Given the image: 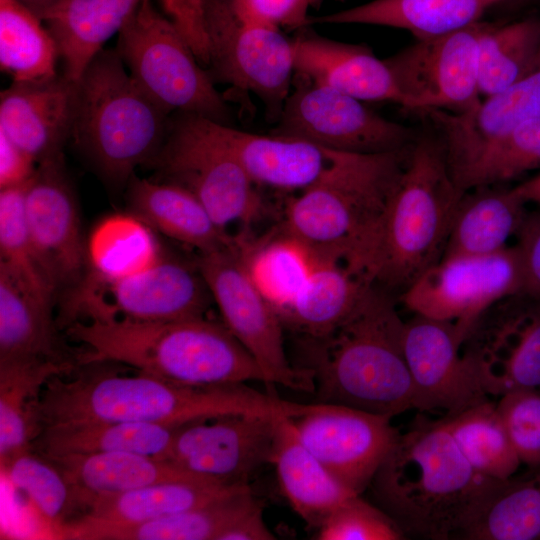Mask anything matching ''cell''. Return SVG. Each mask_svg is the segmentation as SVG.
I'll use <instances>...</instances> for the list:
<instances>
[{
  "instance_id": "21",
  "label": "cell",
  "mask_w": 540,
  "mask_h": 540,
  "mask_svg": "<svg viewBox=\"0 0 540 540\" xmlns=\"http://www.w3.org/2000/svg\"><path fill=\"white\" fill-rule=\"evenodd\" d=\"M439 133L454 178L493 139L512 128L540 119V47L528 70L502 91L485 97L472 109L419 112Z\"/></svg>"
},
{
  "instance_id": "2",
  "label": "cell",
  "mask_w": 540,
  "mask_h": 540,
  "mask_svg": "<svg viewBox=\"0 0 540 540\" xmlns=\"http://www.w3.org/2000/svg\"><path fill=\"white\" fill-rule=\"evenodd\" d=\"M404 324L392 295L371 285L331 332L302 336L299 368L312 373L317 403L391 418L413 408V384L403 349Z\"/></svg>"
},
{
  "instance_id": "44",
  "label": "cell",
  "mask_w": 540,
  "mask_h": 540,
  "mask_svg": "<svg viewBox=\"0 0 540 540\" xmlns=\"http://www.w3.org/2000/svg\"><path fill=\"white\" fill-rule=\"evenodd\" d=\"M9 482L32 501L50 522L60 526L74 511L83 509L81 499L59 468L48 458L28 449L2 464Z\"/></svg>"
},
{
  "instance_id": "3",
  "label": "cell",
  "mask_w": 540,
  "mask_h": 540,
  "mask_svg": "<svg viewBox=\"0 0 540 540\" xmlns=\"http://www.w3.org/2000/svg\"><path fill=\"white\" fill-rule=\"evenodd\" d=\"M499 480L476 473L442 420L418 416L399 433L370 486L405 536L459 539Z\"/></svg>"
},
{
  "instance_id": "40",
  "label": "cell",
  "mask_w": 540,
  "mask_h": 540,
  "mask_svg": "<svg viewBox=\"0 0 540 540\" xmlns=\"http://www.w3.org/2000/svg\"><path fill=\"white\" fill-rule=\"evenodd\" d=\"M59 52L44 23L16 0H0V67L12 82L58 75Z\"/></svg>"
},
{
  "instance_id": "27",
  "label": "cell",
  "mask_w": 540,
  "mask_h": 540,
  "mask_svg": "<svg viewBox=\"0 0 540 540\" xmlns=\"http://www.w3.org/2000/svg\"><path fill=\"white\" fill-rule=\"evenodd\" d=\"M129 211L155 231L199 254L234 244L235 238L220 229L203 204L187 189L164 181L133 175L128 182Z\"/></svg>"
},
{
  "instance_id": "20",
  "label": "cell",
  "mask_w": 540,
  "mask_h": 540,
  "mask_svg": "<svg viewBox=\"0 0 540 540\" xmlns=\"http://www.w3.org/2000/svg\"><path fill=\"white\" fill-rule=\"evenodd\" d=\"M465 338L450 321L414 314L405 322L403 349L413 384V408L452 415L488 399L462 353Z\"/></svg>"
},
{
  "instance_id": "50",
  "label": "cell",
  "mask_w": 540,
  "mask_h": 540,
  "mask_svg": "<svg viewBox=\"0 0 540 540\" xmlns=\"http://www.w3.org/2000/svg\"><path fill=\"white\" fill-rule=\"evenodd\" d=\"M37 163L0 131V189L29 182Z\"/></svg>"
},
{
  "instance_id": "6",
  "label": "cell",
  "mask_w": 540,
  "mask_h": 540,
  "mask_svg": "<svg viewBox=\"0 0 540 540\" xmlns=\"http://www.w3.org/2000/svg\"><path fill=\"white\" fill-rule=\"evenodd\" d=\"M410 145L386 153H342L321 181L286 203L283 231L313 256L345 260L362 271Z\"/></svg>"
},
{
  "instance_id": "49",
  "label": "cell",
  "mask_w": 540,
  "mask_h": 540,
  "mask_svg": "<svg viewBox=\"0 0 540 540\" xmlns=\"http://www.w3.org/2000/svg\"><path fill=\"white\" fill-rule=\"evenodd\" d=\"M516 236L523 274L522 292L540 299V213L526 214Z\"/></svg>"
},
{
  "instance_id": "23",
  "label": "cell",
  "mask_w": 540,
  "mask_h": 540,
  "mask_svg": "<svg viewBox=\"0 0 540 540\" xmlns=\"http://www.w3.org/2000/svg\"><path fill=\"white\" fill-rule=\"evenodd\" d=\"M76 82L64 74L38 82H12L0 95V131L37 165L63 155L71 139Z\"/></svg>"
},
{
  "instance_id": "39",
  "label": "cell",
  "mask_w": 540,
  "mask_h": 540,
  "mask_svg": "<svg viewBox=\"0 0 540 540\" xmlns=\"http://www.w3.org/2000/svg\"><path fill=\"white\" fill-rule=\"evenodd\" d=\"M441 420L476 473L506 480L518 470L521 461L496 404L487 399Z\"/></svg>"
},
{
  "instance_id": "51",
  "label": "cell",
  "mask_w": 540,
  "mask_h": 540,
  "mask_svg": "<svg viewBox=\"0 0 540 540\" xmlns=\"http://www.w3.org/2000/svg\"><path fill=\"white\" fill-rule=\"evenodd\" d=\"M272 539H276V536L266 525L263 518L262 505L258 500L240 514L219 537V540Z\"/></svg>"
},
{
  "instance_id": "10",
  "label": "cell",
  "mask_w": 540,
  "mask_h": 540,
  "mask_svg": "<svg viewBox=\"0 0 540 540\" xmlns=\"http://www.w3.org/2000/svg\"><path fill=\"white\" fill-rule=\"evenodd\" d=\"M146 165L155 170L154 180L190 191L227 233L231 225L248 227L268 212L258 185L199 116L173 114L161 148Z\"/></svg>"
},
{
  "instance_id": "52",
  "label": "cell",
  "mask_w": 540,
  "mask_h": 540,
  "mask_svg": "<svg viewBox=\"0 0 540 540\" xmlns=\"http://www.w3.org/2000/svg\"><path fill=\"white\" fill-rule=\"evenodd\" d=\"M526 203L532 202L540 205V174L515 186Z\"/></svg>"
},
{
  "instance_id": "29",
  "label": "cell",
  "mask_w": 540,
  "mask_h": 540,
  "mask_svg": "<svg viewBox=\"0 0 540 540\" xmlns=\"http://www.w3.org/2000/svg\"><path fill=\"white\" fill-rule=\"evenodd\" d=\"M53 306L0 262V362L47 359L75 365L61 349Z\"/></svg>"
},
{
  "instance_id": "53",
  "label": "cell",
  "mask_w": 540,
  "mask_h": 540,
  "mask_svg": "<svg viewBox=\"0 0 540 540\" xmlns=\"http://www.w3.org/2000/svg\"><path fill=\"white\" fill-rule=\"evenodd\" d=\"M33 12L39 19L63 0H16Z\"/></svg>"
},
{
  "instance_id": "1",
  "label": "cell",
  "mask_w": 540,
  "mask_h": 540,
  "mask_svg": "<svg viewBox=\"0 0 540 540\" xmlns=\"http://www.w3.org/2000/svg\"><path fill=\"white\" fill-rule=\"evenodd\" d=\"M51 377L33 403L36 430L77 421L161 423L181 426L228 414L298 415L303 405L245 384L189 386L138 371L120 375L84 369Z\"/></svg>"
},
{
  "instance_id": "43",
  "label": "cell",
  "mask_w": 540,
  "mask_h": 540,
  "mask_svg": "<svg viewBox=\"0 0 540 540\" xmlns=\"http://www.w3.org/2000/svg\"><path fill=\"white\" fill-rule=\"evenodd\" d=\"M238 249L259 288L275 306L281 307L311 270L315 258L283 231V237L253 245L236 238Z\"/></svg>"
},
{
  "instance_id": "30",
  "label": "cell",
  "mask_w": 540,
  "mask_h": 540,
  "mask_svg": "<svg viewBox=\"0 0 540 540\" xmlns=\"http://www.w3.org/2000/svg\"><path fill=\"white\" fill-rule=\"evenodd\" d=\"M179 427L119 421L59 423L42 428L31 449L45 457L129 452L167 460Z\"/></svg>"
},
{
  "instance_id": "54",
  "label": "cell",
  "mask_w": 540,
  "mask_h": 540,
  "mask_svg": "<svg viewBox=\"0 0 540 540\" xmlns=\"http://www.w3.org/2000/svg\"><path fill=\"white\" fill-rule=\"evenodd\" d=\"M338 1H345V0H338Z\"/></svg>"
},
{
  "instance_id": "5",
  "label": "cell",
  "mask_w": 540,
  "mask_h": 540,
  "mask_svg": "<svg viewBox=\"0 0 540 540\" xmlns=\"http://www.w3.org/2000/svg\"><path fill=\"white\" fill-rule=\"evenodd\" d=\"M463 194L439 138L415 139L364 255L368 279L401 295L439 262Z\"/></svg>"
},
{
  "instance_id": "16",
  "label": "cell",
  "mask_w": 540,
  "mask_h": 540,
  "mask_svg": "<svg viewBox=\"0 0 540 540\" xmlns=\"http://www.w3.org/2000/svg\"><path fill=\"white\" fill-rule=\"evenodd\" d=\"M482 21L458 31L416 40L384 59L407 110L464 112L475 107L478 88V39Z\"/></svg>"
},
{
  "instance_id": "12",
  "label": "cell",
  "mask_w": 540,
  "mask_h": 540,
  "mask_svg": "<svg viewBox=\"0 0 540 540\" xmlns=\"http://www.w3.org/2000/svg\"><path fill=\"white\" fill-rule=\"evenodd\" d=\"M222 323L254 358L263 374L267 392L281 385L296 391L314 392L312 373L288 360L283 322L271 301L253 279L239 249L233 245L196 260Z\"/></svg>"
},
{
  "instance_id": "41",
  "label": "cell",
  "mask_w": 540,
  "mask_h": 540,
  "mask_svg": "<svg viewBox=\"0 0 540 540\" xmlns=\"http://www.w3.org/2000/svg\"><path fill=\"white\" fill-rule=\"evenodd\" d=\"M540 47V18L511 23L483 22L478 39L481 98L507 88L531 66Z\"/></svg>"
},
{
  "instance_id": "8",
  "label": "cell",
  "mask_w": 540,
  "mask_h": 540,
  "mask_svg": "<svg viewBox=\"0 0 540 540\" xmlns=\"http://www.w3.org/2000/svg\"><path fill=\"white\" fill-rule=\"evenodd\" d=\"M164 11L212 80L254 94L278 119L295 75L293 39L243 16L234 0H166Z\"/></svg>"
},
{
  "instance_id": "32",
  "label": "cell",
  "mask_w": 540,
  "mask_h": 540,
  "mask_svg": "<svg viewBox=\"0 0 540 540\" xmlns=\"http://www.w3.org/2000/svg\"><path fill=\"white\" fill-rule=\"evenodd\" d=\"M508 0H373L320 17L309 24H366L404 29L416 40L446 35L480 21L494 5Z\"/></svg>"
},
{
  "instance_id": "11",
  "label": "cell",
  "mask_w": 540,
  "mask_h": 540,
  "mask_svg": "<svg viewBox=\"0 0 540 540\" xmlns=\"http://www.w3.org/2000/svg\"><path fill=\"white\" fill-rule=\"evenodd\" d=\"M211 301L197 264L165 255L150 269L119 280H105L87 271L64 294L61 321L66 327L81 317L184 320L205 317Z\"/></svg>"
},
{
  "instance_id": "47",
  "label": "cell",
  "mask_w": 540,
  "mask_h": 540,
  "mask_svg": "<svg viewBox=\"0 0 540 540\" xmlns=\"http://www.w3.org/2000/svg\"><path fill=\"white\" fill-rule=\"evenodd\" d=\"M521 463L540 467V391L517 390L496 404Z\"/></svg>"
},
{
  "instance_id": "17",
  "label": "cell",
  "mask_w": 540,
  "mask_h": 540,
  "mask_svg": "<svg viewBox=\"0 0 540 540\" xmlns=\"http://www.w3.org/2000/svg\"><path fill=\"white\" fill-rule=\"evenodd\" d=\"M24 209L36 258L57 298L87 271L86 238L63 155L37 165L26 186Z\"/></svg>"
},
{
  "instance_id": "35",
  "label": "cell",
  "mask_w": 540,
  "mask_h": 540,
  "mask_svg": "<svg viewBox=\"0 0 540 540\" xmlns=\"http://www.w3.org/2000/svg\"><path fill=\"white\" fill-rule=\"evenodd\" d=\"M249 485L170 481L92 497L82 517L102 523L135 524L184 512Z\"/></svg>"
},
{
  "instance_id": "31",
  "label": "cell",
  "mask_w": 540,
  "mask_h": 540,
  "mask_svg": "<svg viewBox=\"0 0 540 540\" xmlns=\"http://www.w3.org/2000/svg\"><path fill=\"white\" fill-rule=\"evenodd\" d=\"M142 0H63L41 17L53 36L63 74L78 81L104 43L119 33Z\"/></svg>"
},
{
  "instance_id": "18",
  "label": "cell",
  "mask_w": 540,
  "mask_h": 540,
  "mask_svg": "<svg viewBox=\"0 0 540 540\" xmlns=\"http://www.w3.org/2000/svg\"><path fill=\"white\" fill-rule=\"evenodd\" d=\"M277 415L228 414L181 425L167 461L223 485H248L270 464Z\"/></svg>"
},
{
  "instance_id": "36",
  "label": "cell",
  "mask_w": 540,
  "mask_h": 540,
  "mask_svg": "<svg viewBox=\"0 0 540 540\" xmlns=\"http://www.w3.org/2000/svg\"><path fill=\"white\" fill-rule=\"evenodd\" d=\"M154 231L130 211L105 216L86 238L87 271L119 280L150 269L165 256Z\"/></svg>"
},
{
  "instance_id": "25",
  "label": "cell",
  "mask_w": 540,
  "mask_h": 540,
  "mask_svg": "<svg viewBox=\"0 0 540 540\" xmlns=\"http://www.w3.org/2000/svg\"><path fill=\"white\" fill-rule=\"evenodd\" d=\"M256 501L246 487L206 505L142 523L111 524L80 517L61 525L59 535L74 540H219Z\"/></svg>"
},
{
  "instance_id": "48",
  "label": "cell",
  "mask_w": 540,
  "mask_h": 540,
  "mask_svg": "<svg viewBox=\"0 0 540 540\" xmlns=\"http://www.w3.org/2000/svg\"><path fill=\"white\" fill-rule=\"evenodd\" d=\"M313 3L314 0H234L243 16L280 30L308 26V10Z\"/></svg>"
},
{
  "instance_id": "13",
  "label": "cell",
  "mask_w": 540,
  "mask_h": 540,
  "mask_svg": "<svg viewBox=\"0 0 540 540\" xmlns=\"http://www.w3.org/2000/svg\"><path fill=\"white\" fill-rule=\"evenodd\" d=\"M272 134L360 154L397 151L415 140L410 128L382 117L362 101L296 74Z\"/></svg>"
},
{
  "instance_id": "28",
  "label": "cell",
  "mask_w": 540,
  "mask_h": 540,
  "mask_svg": "<svg viewBox=\"0 0 540 540\" xmlns=\"http://www.w3.org/2000/svg\"><path fill=\"white\" fill-rule=\"evenodd\" d=\"M297 290L277 312L304 337H320L336 328L372 284L345 260L314 257Z\"/></svg>"
},
{
  "instance_id": "22",
  "label": "cell",
  "mask_w": 540,
  "mask_h": 540,
  "mask_svg": "<svg viewBox=\"0 0 540 540\" xmlns=\"http://www.w3.org/2000/svg\"><path fill=\"white\" fill-rule=\"evenodd\" d=\"M200 120L258 186L300 193L321 181L343 153L295 137L260 135L203 117Z\"/></svg>"
},
{
  "instance_id": "7",
  "label": "cell",
  "mask_w": 540,
  "mask_h": 540,
  "mask_svg": "<svg viewBox=\"0 0 540 540\" xmlns=\"http://www.w3.org/2000/svg\"><path fill=\"white\" fill-rule=\"evenodd\" d=\"M118 52L102 49L76 81L71 139L111 184H128L134 170L161 148L171 116L124 68Z\"/></svg>"
},
{
  "instance_id": "4",
  "label": "cell",
  "mask_w": 540,
  "mask_h": 540,
  "mask_svg": "<svg viewBox=\"0 0 540 540\" xmlns=\"http://www.w3.org/2000/svg\"><path fill=\"white\" fill-rule=\"evenodd\" d=\"M67 336L84 344L82 364L114 361L181 385L262 381L254 358L223 323L205 317L175 321L76 320Z\"/></svg>"
},
{
  "instance_id": "24",
  "label": "cell",
  "mask_w": 540,
  "mask_h": 540,
  "mask_svg": "<svg viewBox=\"0 0 540 540\" xmlns=\"http://www.w3.org/2000/svg\"><path fill=\"white\" fill-rule=\"evenodd\" d=\"M293 50L296 75L362 102H393L403 106L390 69L369 47L305 31L293 39Z\"/></svg>"
},
{
  "instance_id": "9",
  "label": "cell",
  "mask_w": 540,
  "mask_h": 540,
  "mask_svg": "<svg viewBox=\"0 0 540 540\" xmlns=\"http://www.w3.org/2000/svg\"><path fill=\"white\" fill-rule=\"evenodd\" d=\"M116 51L141 89L166 113L229 124L230 108L174 22L142 0L118 33Z\"/></svg>"
},
{
  "instance_id": "19",
  "label": "cell",
  "mask_w": 540,
  "mask_h": 540,
  "mask_svg": "<svg viewBox=\"0 0 540 540\" xmlns=\"http://www.w3.org/2000/svg\"><path fill=\"white\" fill-rule=\"evenodd\" d=\"M291 419L305 447L356 494L370 486L400 433L389 416L336 404L316 403Z\"/></svg>"
},
{
  "instance_id": "37",
  "label": "cell",
  "mask_w": 540,
  "mask_h": 540,
  "mask_svg": "<svg viewBox=\"0 0 540 540\" xmlns=\"http://www.w3.org/2000/svg\"><path fill=\"white\" fill-rule=\"evenodd\" d=\"M74 365L47 359L0 362V459L31 449L37 436L32 405L53 376L68 374Z\"/></svg>"
},
{
  "instance_id": "42",
  "label": "cell",
  "mask_w": 540,
  "mask_h": 540,
  "mask_svg": "<svg viewBox=\"0 0 540 540\" xmlns=\"http://www.w3.org/2000/svg\"><path fill=\"white\" fill-rule=\"evenodd\" d=\"M540 169V119L524 122L484 145L453 178L465 192Z\"/></svg>"
},
{
  "instance_id": "15",
  "label": "cell",
  "mask_w": 540,
  "mask_h": 540,
  "mask_svg": "<svg viewBox=\"0 0 540 540\" xmlns=\"http://www.w3.org/2000/svg\"><path fill=\"white\" fill-rule=\"evenodd\" d=\"M487 395L540 391V299L520 292L489 307L462 345Z\"/></svg>"
},
{
  "instance_id": "38",
  "label": "cell",
  "mask_w": 540,
  "mask_h": 540,
  "mask_svg": "<svg viewBox=\"0 0 540 540\" xmlns=\"http://www.w3.org/2000/svg\"><path fill=\"white\" fill-rule=\"evenodd\" d=\"M459 539H540V472L497 481Z\"/></svg>"
},
{
  "instance_id": "45",
  "label": "cell",
  "mask_w": 540,
  "mask_h": 540,
  "mask_svg": "<svg viewBox=\"0 0 540 540\" xmlns=\"http://www.w3.org/2000/svg\"><path fill=\"white\" fill-rule=\"evenodd\" d=\"M27 184L0 189V262L36 293L55 302L56 295L38 263L26 225Z\"/></svg>"
},
{
  "instance_id": "26",
  "label": "cell",
  "mask_w": 540,
  "mask_h": 540,
  "mask_svg": "<svg viewBox=\"0 0 540 540\" xmlns=\"http://www.w3.org/2000/svg\"><path fill=\"white\" fill-rule=\"evenodd\" d=\"M291 418L276 417L270 464L291 507L308 527L317 530L340 503L356 493L305 447Z\"/></svg>"
},
{
  "instance_id": "34",
  "label": "cell",
  "mask_w": 540,
  "mask_h": 540,
  "mask_svg": "<svg viewBox=\"0 0 540 540\" xmlns=\"http://www.w3.org/2000/svg\"><path fill=\"white\" fill-rule=\"evenodd\" d=\"M471 190L458 203L442 258L487 256L503 250L527 214L526 202L515 187Z\"/></svg>"
},
{
  "instance_id": "33",
  "label": "cell",
  "mask_w": 540,
  "mask_h": 540,
  "mask_svg": "<svg viewBox=\"0 0 540 540\" xmlns=\"http://www.w3.org/2000/svg\"><path fill=\"white\" fill-rule=\"evenodd\" d=\"M46 458L59 468L73 486L84 510L89 500L100 494L125 492L170 481L214 483L170 461L136 453L103 452Z\"/></svg>"
},
{
  "instance_id": "46",
  "label": "cell",
  "mask_w": 540,
  "mask_h": 540,
  "mask_svg": "<svg viewBox=\"0 0 540 540\" xmlns=\"http://www.w3.org/2000/svg\"><path fill=\"white\" fill-rule=\"evenodd\" d=\"M406 536L381 508L352 495L340 503L316 530L318 540H401Z\"/></svg>"
},
{
  "instance_id": "14",
  "label": "cell",
  "mask_w": 540,
  "mask_h": 540,
  "mask_svg": "<svg viewBox=\"0 0 540 540\" xmlns=\"http://www.w3.org/2000/svg\"><path fill=\"white\" fill-rule=\"evenodd\" d=\"M523 290L516 246L487 256L442 258L400 295L414 314L455 323L467 336L499 300Z\"/></svg>"
}]
</instances>
